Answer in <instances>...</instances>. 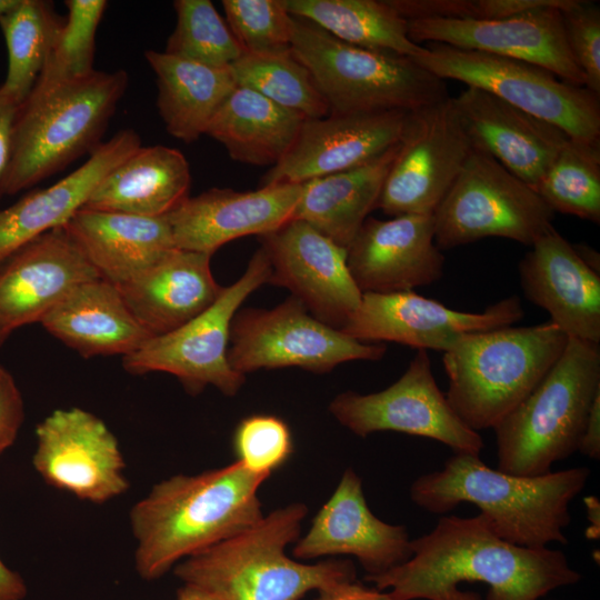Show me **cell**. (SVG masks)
Returning <instances> with one entry per match:
<instances>
[{"instance_id":"ac0fdd59","label":"cell","mask_w":600,"mask_h":600,"mask_svg":"<svg viewBox=\"0 0 600 600\" xmlns=\"http://www.w3.org/2000/svg\"><path fill=\"white\" fill-rule=\"evenodd\" d=\"M407 24L408 36L417 44L437 42L526 61L568 83L584 87V77L566 40L559 8L490 20L420 18L407 20Z\"/></svg>"},{"instance_id":"60d3db41","label":"cell","mask_w":600,"mask_h":600,"mask_svg":"<svg viewBox=\"0 0 600 600\" xmlns=\"http://www.w3.org/2000/svg\"><path fill=\"white\" fill-rule=\"evenodd\" d=\"M237 461L248 470L270 477L291 457L293 441L290 428L271 414H253L242 419L233 433Z\"/></svg>"},{"instance_id":"8fae6325","label":"cell","mask_w":600,"mask_h":600,"mask_svg":"<svg viewBox=\"0 0 600 600\" xmlns=\"http://www.w3.org/2000/svg\"><path fill=\"white\" fill-rule=\"evenodd\" d=\"M271 266L260 247L243 274L223 287L216 301L181 327L150 338L140 349L122 358L124 370L140 376L167 372L184 390L197 396L212 386L227 397L238 393L246 376L228 361L231 322L247 297L269 281Z\"/></svg>"},{"instance_id":"cb8c5ba5","label":"cell","mask_w":600,"mask_h":600,"mask_svg":"<svg viewBox=\"0 0 600 600\" xmlns=\"http://www.w3.org/2000/svg\"><path fill=\"white\" fill-rule=\"evenodd\" d=\"M452 100L472 147L530 187L570 138L554 124L476 87H466Z\"/></svg>"},{"instance_id":"ee69618b","label":"cell","mask_w":600,"mask_h":600,"mask_svg":"<svg viewBox=\"0 0 600 600\" xmlns=\"http://www.w3.org/2000/svg\"><path fill=\"white\" fill-rule=\"evenodd\" d=\"M24 420V403L12 374L0 364V456L16 441Z\"/></svg>"},{"instance_id":"4fadbf2b","label":"cell","mask_w":600,"mask_h":600,"mask_svg":"<svg viewBox=\"0 0 600 600\" xmlns=\"http://www.w3.org/2000/svg\"><path fill=\"white\" fill-rule=\"evenodd\" d=\"M471 149L452 97L408 112L376 209L391 217L432 216Z\"/></svg>"},{"instance_id":"7a4b0ae2","label":"cell","mask_w":600,"mask_h":600,"mask_svg":"<svg viewBox=\"0 0 600 600\" xmlns=\"http://www.w3.org/2000/svg\"><path fill=\"white\" fill-rule=\"evenodd\" d=\"M268 478L236 460L154 484L129 514L140 578L159 579L186 558L259 522L264 514L258 491Z\"/></svg>"},{"instance_id":"4dcf8cb0","label":"cell","mask_w":600,"mask_h":600,"mask_svg":"<svg viewBox=\"0 0 600 600\" xmlns=\"http://www.w3.org/2000/svg\"><path fill=\"white\" fill-rule=\"evenodd\" d=\"M398 143L366 164L303 183L292 219L348 249L377 208Z\"/></svg>"},{"instance_id":"3957f363","label":"cell","mask_w":600,"mask_h":600,"mask_svg":"<svg viewBox=\"0 0 600 600\" xmlns=\"http://www.w3.org/2000/svg\"><path fill=\"white\" fill-rule=\"evenodd\" d=\"M590 477L574 467L534 477L516 476L488 467L480 456L454 453L441 470L417 478L410 498L420 508L446 514L460 503L480 509L492 531L510 543L541 549L567 544L570 502Z\"/></svg>"},{"instance_id":"52a82bcc","label":"cell","mask_w":600,"mask_h":600,"mask_svg":"<svg viewBox=\"0 0 600 600\" xmlns=\"http://www.w3.org/2000/svg\"><path fill=\"white\" fill-rule=\"evenodd\" d=\"M598 393L599 343L569 338L534 390L493 427L498 469L524 477L550 472L578 451Z\"/></svg>"},{"instance_id":"484cf974","label":"cell","mask_w":600,"mask_h":600,"mask_svg":"<svg viewBox=\"0 0 600 600\" xmlns=\"http://www.w3.org/2000/svg\"><path fill=\"white\" fill-rule=\"evenodd\" d=\"M210 254L174 248L132 279L117 286L123 301L151 337L187 323L221 293Z\"/></svg>"},{"instance_id":"1f68e13d","label":"cell","mask_w":600,"mask_h":600,"mask_svg":"<svg viewBox=\"0 0 600 600\" xmlns=\"http://www.w3.org/2000/svg\"><path fill=\"white\" fill-rule=\"evenodd\" d=\"M144 58L156 74L157 108L166 130L187 143L206 134L237 87L230 67H209L156 50H147Z\"/></svg>"},{"instance_id":"e575fe53","label":"cell","mask_w":600,"mask_h":600,"mask_svg":"<svg viewBox=\"0 0 600 600\" xmlns=\"http://www.w3.org/2000/svg\"><path fill=\"white\" fill-rule=\"evenodd\" d=\"M63 22L53 2L46 0H19L0 17L8 51L1 86L20 104L32 90Z\"/></svg>"},{"instance_id":"f1b7e54d","label":"cell","mask_w":600,"mask_h":600,"mask_svg":"<svg viewBox=\"0 0 600 600\" xmlns=\"http://www.w3.org/2000/svg\"><path fill=\"white\" fill-rule=\"evenodd\" d=\"M40 323L86 358H123L152 338L133 317L117 286L101 278L76 287Z\"/></svg>"},{"instance_id":"4316f807","label":"cell","mask_w":600,"mask_h":600,"mask_svg":"<svg viewBox=\"0 0 600 600\" xmlns=\"http://www.w3.org/2000/svg\"><path fill=\"white\" fill-rule=\"evenodd\" d=\"M139 147L141 139L133 129L118 131L78 169L0 210V261L34 238L63 227L84 207L100 181Z\"/></svg>"},{"instance_id":"9a60e30c","label":"cell","mask_w":600,"mask_h":600,"mask_svg":"<svg viewBox=\"0 0 600 600\" xmlns=\"http://www.w3.org/2000/svg\"><path fill=\"white\" fill-rule=\"evenodd\" d=\"M36 438L32 466L47 484L93 503L129 489L119 442L96 414L57 409L37 424Z\"/></svg>"},{"instance_id":"f546056e","label":"cell","mask_w":600,"mask_h":600,"mask_svg":"<svg viewBox=\"0 0 600 600\" xmlns=\"http://www.w3.org/2000/svg\"><path fill=\"white\" fill-rule=\"evenodd\" d=\"M190 183V167L181 151L141 146L100 181L83 208L167 217L189 198Z\"/></svg>"},{"instance_id":"44dd1931","label":"cell","mask_w":600,"mask_h":600,"mask_svg":"<svg viewBox=\"0 0 600 600\" xmlns=\"http://www.w3.org/2000/svg\"><path fill=\"white\" fill-rule=\"evenodd\" d=\"M407 114L330 113L306 119L288 153L267 171L260 187L302 184L366 164L400 141Z\"/></svg>"},{"instance_id":"c3c4849f","label":"cell","mask_w":600,"mask_h":600,"mask_svg":"<svg viewBox=\"0 0 600 600\" xmlns=\"http://www.w3.org/2000/svg\"><path fill=\"white\" fill-rule=\"evenodd\" d=\"M27 593L22 576L6 566L0 558V600H24Z\"/></svg>"},{"instance_id":"d6986e66","label":"cell","mask_w":600,"mask_h":600,"mask_svg":"<svg viewBox=\"0 0 600 600\" xmlns=\"http://www.w3.org/2000/svg\"><path fill=\"white\" fill-rule=\"evenodd\" d=\"M100 276L61 227L0 261V347L42 319L79 284Z\"/></svg>"},{"instance_id":"83f0119b","label":"cell","mask_w":600,"mask_h":600,"mask_svg":"<svg viewBox=\"0 0 600 600\" xmlns=\"http://www.w3.org/2000/svg\"><path fill=\"white\" fill-rule=\"evenodd\" d=\"M62 228L100 278L114 286L132 279L176 248L167 217L81 208Z\"/></svg>"},{"instance_id":"30bf717a","label":"cell","mask_w":600,"mask_h":600,"mask_svg":"<svg viewBox=\"0 0 600 600\" xmlns=\"http://www.w3.org/2000/svg\"><path fill=\"white\" fill-rule=\"evenodd\" d=\"M442 80H457L563 130L571 139L600 140L599 96L536 64L431 42L413 58Z\"/></svg>"},{"instance_id":"2e32d148","label":"cell","mask_w":600,"mask_h":600,"mask_svg":"<svg viewBox=\"0 0 600 600\" xmlns=\"http://www.w3.org/2000/svg\"><path fill=\"white\" fill-rule=\"evenodd\" d=\"M523 317L518 296L507 297L482 312H464L413 290L367 292L340 331L363 342L391 341L444 352L467 333L513 326Z\"/></svg>"},{"instance_id":"ab89813d","label":"cell","mask_w":600,"mask_h":600,"mask_svg":"<svg viewBox=\"0 0 600 600\" xmlns=\"http://www.w3.org/2000/svg\"><path fill=\"white\" fill-rule=\"evenodd\" d=\"M226 22L246 53L291 48L292 17L283 0H222Z\"/></svg>"},{"instance_id":"bcb514c9","label":"cell","mask_w":600,"mask_h":600,"mask_svg":"<svg viewBox=\"0 0 600 600\" xmlns=\"http://www.w3.org/2000/svg\"><path fill=\"white\" fill-rule=\"evenodd\" d=\"M314 600H396L388 591L366 587L356 580L334 583L317 591Z\"/></svg>"},{"instance_id":"7c38bea8","label":"cell","mask_w":600,"mask_h":600,"mask_svg":"<svg viewBox=\"0 0 600 600\" xmlns=\"http://www.w3.org/2000/svg\"><path fill=\"white\" fill-rule=\"evenodd\" d=\"M229 343L228 361L244 376L286 367L326 373L348 361H378L387 351L321 322L293 296L272 309L238 310Z\"/></svg>"},{"instance_id":"d6a6232c","label":"cell","mask_w":600,"mask_h":600,"mask_svg":"<svg viewBox=\"0 0 600 600\" xmlns=\"http://www.w3.org/2000/svg\"><path fill=\"white\" fill-rule=\"evenodd\" d=\"M304 120L302 114L237 86L206 134L220 142L234 161L273 167L288 153Z\"/></svg>"},{"instance_id":"d590c367","label":"cell","mask_w":600,"mask_h":600,"mask_svg":"<svg viewBox=\"0 0 600 600\" xmlns=\"http://www.w3.org/2000/svg\"><path fill=\"white\" fill-rule=\"evenodd\" d=\"M230 69L237 86L251 89L306 119L330 114L311 73L291 48L264 53L243 52Z\"/></svg>"},{"instance_id":"d4e9b609","label":"cell","mask_w":600,"mask_h":600,"mask_svg":"<svg viewBox=\"0 0 600 600\" xmlns=\"http://www.w3.org/2000/svg\"><path fill=\"white\" fill-rule=\"evenodd\" d=\"M528 301L546 310L569 338L600 343V274L591 270L554 229L520 260Z\"/></svg>"},{"instance_id":"9c48e42d","label":"cell","mask_w":600,"mask_h":600,"mask_svg":"<svg viewBox=\"0 0 600 600\" xmlns=\"http://www.w3.org/2000/svg\"><path fill=\"white\" fill-rule=\"evenodd\" d=\"M554 214L529 184L472 147L432 214L434 242L448 250L497 237L532 247L554 229Z\"/></svg>"},{"instance_id":"7bdbcfd3","label":"cell","mask_w":600,"mask_h":600,"mask_svg":"<svg viewBox=\"0 0 600 600\" xmlns=\"http://www.w3.org/2000/svg\"><path fill=\"white\" fill-rule=\"evenodd\" d=\"M571 0H430L433 18L490 20L517 16L541 8L564 9Z\"/></svg>"},{"instance_id":"ba28073f","label":"cell","mask_w":600,"mask_h":600,"mask_svg":"<svg viewBox=\"0 0 600 600\" xmlns=\"http://www.w3.org/2000/svg\"><path fill=\"white\" fill-rule=\"evenodd\" d=\"M291 17V50L311 73L330 113L411 112L449 97L444 80L413 58L349 44Z\"/></svg>"},{"instance_id":"681fc988","label":"cell","mask_w":600,"mask_h":600,"mask_svg":"<svg viewBox=\"0 0 600 600\" xmlns=\"http://www.w3.org/2000/svg\"><path fill=\"white\" fill-rule=\"evenodd\" d=\"M177 600H222V599L206 588H202L192 583H182V586L177 591Z\"/></svg>"},{"instance_id":"f35d334b","label":"cell","mask_w":600,"mask_h":600,"mask_svg":"<svg viewBox=\"0 0 600 600\" xmlns=\"http://www.w3.org/2000/svg\"><path fill=\"white\" fill-rule=\"evenodd\" d=\"M64 22L33 88L44 89L91 73L96 33L107 8L104 0H67Z\"/></svg>"},{"instance_id":"ffe728a7","label":"cell","mask_w":600,"mask_h":600,"mask_svg":"<svg viewBox=\"0 0 600 600\" xmlns=\"http://www.w3.org/2000/svg\"><path fill=\"white\" fill-rule=\"evenodd\" d=\"M302 560L353 556L369 577L408 561L411 539L404 526L377 518L367 503L361 478L347 469L333 493L312 519L292 550Z\"/></svg>"},{"instance_id":"277c9868","label":"cell","mask_w":600,"mask_h":600,"mask_svg":"<svg viewBox=\"0 0 600 600\" xmlns=\"http://www.w3.org/2000/svg\"><path fill=\"white\" fill-rule=\"evenodd\" d=\"M307 513L304 503L280 507L246 531L180 561L173 573L222 600H300L310 591L356 580L351 560L306 563L286 553L300 538Z\"/></svg>"},{"instance_id":"f5cc1de1","label":"cell","mask_w":600,"mask_h":600,"mask_svg":"<svg viewBox=\"0 0 600 600\" xmlns=\"http://www.w3.org/2000/svg\"><path fill=\"white\" fill-rule=\"evenodd\" d=\"M19 0H0V17L11 10Z\"/></svg>"},{"instance_id":"5b68a950","label":"cell","mask_w":600,"mask_h":600,"mask_svg":"<svg viewBox=\"0 0 600 600\" xmlns=\"http://www.w3.org/2000/svg\"><path fill=\"white\" fill-rule=\"evenodd\" d=\"M568 340L550 321L462 336L442 357L448 402L470 429H493L534 390Z\"/></svg>"},{"instance_id":"7dc6e473","label":"cell","mask_w":600,"mask_h":600,"mask_svg":"<svg viewBox=\"0 0 600 600\" xmlns=\"http://www.w3.org/2000/svg\"><path fill=\"white\" fill-rule=\"evenodd\" d=\"M578 451L594 460L600 458V393L589 409Z\"/></svg>"},{"instance_id":"f907efd6","label":"cell","mask_w":600,"mask_h":600,"mask_svg":"<svg viewBox=\"0 0 600 600\" xmlns=\"http://www.w3.org/2000/svg\"><path fill=\"white\" fill-rule=\"evenodd\" d=\"M586 508H587V518L591 522V526L587 529L586 534H588L590 531H592L589 534V539H598L599 538V531H600V524H599V518H600V504L597 498L593 496H590L584 499Z\"/></svg>"},{"instance_id":"74e56055","label":"cell","mask_w":600,"mask_h":600,"mask_svg":"<svg viewBox=\"0 0 600 600\" xmlns=\"http://www.w3.org/2000/svg\"><path fill=\"white\" fill-rule=\"evenodd\" d=\"M177 22L164 53L216 68H228L243 53L227 22L209 0H176Z\"/></svg>"},{"instance_id":"b9f144b4","label":"cell","mask_w":600,"mask_h":600,"mask_svg":"<svg viewBox=\"0 0 600 600\" xmlns=\"http://www.w3.org/2000/svg\"><path fill=\"white\" fill-rule=\"evenodd\" d=\"M561 14L566 40L584 77V87L600 96V9L594 2L571 0Z\"/></svg>"},{"instance_id":"8d00e7d4","label":"cell","mask_w":600,"mask_h":600,"mask_svg":"<svg viewBox=\"0 0 600 600\" xmlns=\"http://www.w3.org/2000/svg\"><path fill=\"white\" fill-rule=\"evenodd\" d=\"M532 190L556 212L600 222V140L569 138Z\"/></svg>"},{"instance_id":"5bb4252c","label":"cell","mask_w":600,"mask_h":600,"mask_svg":"<svg viewBox=\"0 0 600 600\" xmlns=\"http://www.w3.org/2000/svg\"><path fill=\"white\" fill-rule=\"evenodd\" d=\"M329 411L363 438L396 431L439 441L454 453L476 456L484 446L479 432L457 416L438 387L427 350H418L406 372L388 388L368 394L342 392L332 399Z\"/></svg>"},{"instance_id":"816d5d0a","label":"cell","mask_w":600,"mask_h":600,"mask_svg":"<svg viewBox=\"0 0 600 600\" xmlns=\"http://www.w3.org/2000/svg\"><path fill=\"white\" fill-rule=\"evenodd\" d=\"M579 258L594 272L600 274V253L587 243L572 244Z\"/></svg>"},{"instance_id":"603a6c76","label":"cell","mask_w":600,"mask_h":600,"mask_svg":"<svg viewBox=\"0 0 600 600\" xmlns=\"http://www.w3.org/2000/svg\"><path fill=\"white\" fill-rule=\"evenodd\" d=\"M302 184L253 191L211 188L188 198L167 216L174 247L212 256L229 241L270 233L292 219Z\"/></svg>"},{"instance_id":"8992f818","label":"cell","mask_w":600,"mask_h":600,"mask_svg":"<svg viewBox=\"0 0 600 600\" xmlns=\"http://www.w3.org/2000/svg\"><path fill=\"white\" fill-rule=\"evenodd\" d=\"M128 82L124 70H93L32 88L16 117L6 194L29 189L97 149Z\"/></svg>"},{"instance_id":"7402d4cb","label":"cell","mask_w":600,"mask_h":600,"mask_svg":"<svg viewBox=\"0 0 600 600\" xmlns=\"http://www.w3.org/2000/svg\"><path fill=\"white\" fill-rule=\"evenodd\" d=\"M444 256L431 214L367 218L347 249L349 272L362 293L410 291L439 281Z\"/></svg>"},{"instance_id":"6da1fadb","label":"cell","mask_w":600,"mask_h":600,"mask_svg":"<svg viewBox=\"0 0 600 600\" xmlns=\"http://www.w3.org/2000/svg\"><path fill=\"white\" fill-rule=\"evenodd\" d=\"M411 549L408 561L364 580L396 600H538L582 578L562 551L504 541L481 513L442 516Z\"/></svg>"},{"instance_id":"f6af8a7d","label":"cell","mask_w":600,"mask_h":600,"mask_svg":"<svg viewBox=\"0 0 600 600\" xmlns=\"http://www.w3.org/2000/svg\"><path fill=\"white\" fill-rule=\"evenodd\" d=\"M20 103L0 84V200L6 194V181L12 156L13 127Z\"/></svg>"},{"instance_id":"836d02e7","label":"cell","mask_w":600,"mask_h":600,"mask_svg":"<svg viewBox=\"0 0 600 600\" xmlns=\"http://www.w3.org/2000/svg\"><path fill=\"white\" fill-rule=\"evenodd\" d=\"M291 16L308 20L349 44L416 58L424 47L408 36L407 20L389 0H283Z\"/></svg>"},{"instance_id":"e0dca14e","label":"cell","mask_w":600,"mask_h":600,"mask_svg":"<svg viewBox=\"0 0 600 600\" xmlns=\"http://www.w3.org/2000/svg\"><path fill=\"white\" fill-rule=\"evenodd\" d=\"M260 241L271 266L268 283L289 289L314 318L341 330L362 298L347 266V249L297 219Z\"/></svg>"}]
</instances>
